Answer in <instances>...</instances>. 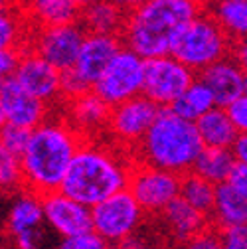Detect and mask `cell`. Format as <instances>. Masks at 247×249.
<instances>
[{
  "label": "cell",
  "instance_id": "cell-41",
  "mask_svg": "<svg viewBox=\"0 0 247 249\" xmlns=\"http://www.w3.org/2000/svg\"><path fill=\"white\" fill-rule=\"evenodd\" d=\"M75 2H77V6H79V8L83 10L85 6H89V4H93V2H95V0H75Z\"/></svg>",
  "mask_w": 247,
  "mask_h": 249
},
{
  "label": "cell",
  "instance_id": "cell-25",
  "mask_svg": "<svg viewBox=\"0 0 247 249\" xmlns=\"http://www.w3.org/2000/svg\"><path fill=\"white\" fill-rule=\"evenodd\" d=\"M213 107H218L213 93L200 77H196L192 81V85L170 105V109L176 115H180L184 119H190V121H198L202 115H206Z\"/></svg>",
  "mask_w": 247,
  "mask_h": 249
},
{
  "label": "cell",
  "instance_id": "cell-10",
  "mask_svg": "<svg viewBox=\"0 0 247 249\" xmlns=\"http://www.w3.org/2000/svg\"><path fill=\"white\" fill-rule=\"evenodd\" d=\"M87 30L79 20L55 26H38L32 30L28 48L40 53L57 70L68 71L75 66Z\"/></svg>",
  "mask_w": 247,
  "mask_h": 249
},
{
  "label": "cell",
  "instance_id": "cell-14",
  "mask_svg": "<svg viewBox=\"0 0 247 249\" xmlns=\"http://www.w3.org/2000/svg\"><path fill=\"white\" fill-rule=\"evenodd\" d=\"M61 73L64 71L50 64L48 59H44L40 53L30 48H24V55L14 77L28 93H32L34 97L53 107L55 103H64Z\"/></svg>",
  "mask_w": 247,
  "mask_h": 249
},
{
  "label": "cell",
  "instance_id": "cell-40",
  "mask_svg": "<svg viewBox=\"0 0 247 249\" xmlns=\"http://www.w3.org/2000/svg\"><path fill=\"white\" fill-rule=\"evenodd\" d=\"M115 4H119L123 10H125L127 14L129 12H133V10H137V8H141L142 4H146L148 0H113Z\"/></svg>",
  "mask_w": 247,
  "mask_h": 249
},
{
  "label": "cell",
  "instance_id": "cell-12",
  "mask_svg": "<svg viewBox=\"0 0 247 249\" xmlns=\"http://www.w3.org/2000/svg\"><path fill=\"white\" fill-rule=\"evenodd\" d=\"M182 176L144 162H133L127 188L139 200L146 213H160L180 196Z\"/></svg>",
  "mask_w": 247,
  "mask_h": 249
},
{
  "label": "cell",
  "instance_id": "cell-29",
  "mask_svg": "<svg viewBox=\"0 0 247 249\" xmlns=\"http://www.w3.org/2000/svg\"><path fill=\"white\" fill-rule=\"evenodd\" d=\"M0 182L4 194H14L24 188L22 159L4 148H0Z\"/></svg>",
  "mask_w": 247,
  "mask_h": 249
},
{
  "label": "cell",
  "instance_id": "cell-7",
  "mask_svg": "<svg viewBox=\"0 0 247 249\" xmlns=\"http://www.w3.org/2000/svg\"><path fill=\"white\" fill-rule=\"evenodd\" d=\"M144 208L129 188L115 192L91 208L93 230L111 245H123L135 235L144 220Z\"/></svg>",
  "mask_w": 247,
  "mask_h": 249
},
{
  "label": "cell",
  "instance_id": "cell-39",
  "mask_svg": "<svg viewBox=\"0 0 247 249\" xmlns=\"http://www.w3.org/2000/svg\"><path fill=\"white\" fill-rule=\"evenodd\" d=\"M233 55L239 59V64H241L243 70L247 71V38L235 44V48H233Z\"/></svg>",
  "mask_w": 247,
  "mask_h": 249
},
{
  "label": "cell",
  "instance_id": "cell-17",
  "mask_svg": "<svg viewBox=\"0 0 247 249\" xmlns=\"http://www.w3.org/2000/svg\"><path fill=\"white\" fill-rule=\"evenodd\" d=\"M64 105L66 117L85 139H95L97 135H103L107 131L113 107L93 89L81 93L73 99H66Z\"/></svg>",
  "mask_w": 247,
  "mask_h": 249
},
{
  "label": "cell",
  "instance_id": "cell-30",
  "mask_svg": "<svg viewBox=\"0 0 247 249\" xmlns=\"http://www.w3.org/2000/svg\"><path fill=\"white\" fill-rule=\"evenodd\" d=\"M178 249H224L222 245V230L210 224L196 235L188 237L186 241L178 243Z\"/></svg>",
  "mask_w": 247,
  "mask_h": 249
},
{
  "label": "cell",
  "instance_id": "cell-21",
  "mask_svg": "<svg viewBox=\"0 0 247 249\" xmlns=\"http://www.w3.org/2000/svg\"><path fill=\"white\" fill-rule=\"evenodd\" d=\"M210 220L220 230L247 226V196L237 192L229 182L218 184L215 206H213Z\"/></svg>",
  "mask_w": 247,
  "mask_h": 249
},
{
  "label": "cell",
  "instance_id": "cell-44",
  "mask_svg": "<svg viewBox=\"0 0 247 249\" xmlns=\"http://www.w3.org/2000/svg\"><path fill=\"white\" fill-rule=\"evenodd\" d=\"M245 93H247V89H245Z\"/></svg>",
  "mask_w": 247,
  "mask_h": 249
},
{
  "label": "cell",
  "instance_id": "cell-23",
  "mask_svg": "<svg viewBox=\"0 0 247 249\" xmlns=\"http://www.w3.org/2000/svg\"><path fill=\"white\" fill-rule=\"evenodd\" d=\"M198 133L204 141V146H215V148H231L235 139L239 137L233 121L228 115L226 107H213L206 115H202L196 121Z\"/></svg>",
  "mask_w": 247,
  "mask_h": 249
},
{
  "label": "cell",
  "instance_id": "cell-26",
  "mask_svg": "<svg viewBox=\"0 0 247 249\" xmlns=\"http://www.w3.org/2000/svg\"><path fill=\"white\" fill-rule=\"evenodd\" d=\"M237 164L235 154L231 148H215V146H204L200 157L194 164V172L208 178L213 184L228 182L233 166Z\"/></svg>",
  "mask_w": 247,
  "mask_h": 249
},
{
  "label": "cell",
  "instance_id": "cell-31",
  "mask_svg": "<svg viewBox=\"0 0 247 249\" xmlns=\"http://www.w3.org/2000/svg\"><path fill=\"white\" fill-rule=\"evenodd\" d=\"M30 135H32V129H24V127H14V124H2V133H0V142H2V148L18 154L22 157V152L28 146Z\"/></svg>",
  "mask_w": 247,
  "mask_h": 249
},
{
  "label": "cell",
  "instance_id": "cell-13",
  "mask_svg": "<svg viewBox=\"0 0 247 249\" xmlns=\"http://www.w3.org/2000/svg\"><path fill=\"white\" fill-rule=\"evenodd\" d=\"M48 103L28 93L14 75L2 77L0 83V121L24 129H36L50 115Z\"/></svg>",
  "mask_w": 247,
  "mask_h": 249
},
{
  "label": "cell",
  "instance_id": "cell-19",
  "mask_svg": "<svg viewBox=\"0 0 247 249\" xmlns=\"http://www.w3.org/2000/svg\"><path fill=\"white\" fill-rule=\"evenodd\" d=\"M160 224L164 233L178 245L182 241H186L188 237L196 235L198 231H202L204 228H208L212 224L210 215L202 213L200 210H196L192 204H188L182 196H178L174 202H170L160 213Z\"/></svg>",
  "mask_w": 247,
  "mask_h": 249
},
{
  "label": "cell",
  "instance_id": "cell-6",
  "mask_svg": "<svg viewBox=\"0 0 247 249\" xmlns=\"http://www.w3.org/2000/svg\"><path fill=\"white\" fill-rule=\"evenodd\" d=\"M4 237L12 249H50L57 237L44 215L42 196L22 188L8 196Z\"/></svg>",
  "mask_w": 247,
  "mask_h": 249
},
{
  "label": "cell",
  "instance_id": "cell-20",
  "mask_svg": "<svg viewBox=\"0 0 247 249\" xmlns=\"http://www.w3.org/2000/svg\"><path fill=\"white\" fill-rule=\"evenodd\" d=\"M18 4L34 28L68 24L81 16L75 0H18Z\"/></svg>",
  "mask_w": 247,
  "mask_h": 249
},
{
  "label": "cell",
  "instance_id": "cell-33",
  "mask_svg": "<svg viewBox=\"0 0 247 249\" xmlns=\"http://www.w3.org/2000/svg\"><path fill=\"white\" fill-rule=\"evenodd\" d=\"M89 89H93V87H91L73 68L61 73V93H64V101L73 99V97L81 95V93H85Z\"/></svg>",
  "mask_w": 247,
  "mask_h": 249
},
{
  "label": "cell",
  "instance_id": "cell-34",
  "mask_svg": "<svg viewBox=\"0 0 247 249\" xmlns=\"http://www.w3.org/2000/svg\"><path fill=\"white\" fill-rule=\"evenodd\" d=\"M228 115L233 121L237 133H247V93H243L241 97H237L235 101H231L228 107Z\"/></svg>",
  "mask_w": 247,
  "mask_h": 249
},
{
  "label": "cell",
  "instance_id": "cell-8",
  "mask_svg": "<svg viewBox=\"0 0 247 249\" xmlns=\"http://www.w3.org/2000/svg\"><path fill=\"white\" fill-rule=\"evenodd\" d=\"M146 59L123 44L101 77L95 81L93 91L101 95L111 107L129 101L142 93Z\"/></svg>",
  "mask_w": 247,
  "mask_h": 249
},
{
  "label": "cell",
  "instance_id": "cell-1",
  "mask_svg": "<svg viewBox=\"0 0 247 249\" xmlns=\"http://www.w3.org/2000/svg\"><path fill=\"white\" fill-rule=\"evenodd\" d=\"M85 137L68 117H48L32 129L28 146L22 152L24 188L40 196L61 190L70 164Z\"/></svg>",
  "mask_w": 247,
  "mask_h": 249
},
{
  "label": "cell",
  "instance_id": "cell-4",
  "mask_svg": "<svg viewBox=\"0 0 247 249\" xmlns=\"http://www.w3.org/2000/svg\"><path fill=\"white\" fill-rule=\"evenodd\" d=\"M202 150L204 141L198 133L196 121L176 115L170 107H162L131 157L135 162H144L184 176L194 170Z\"/></svg>",
  "mask_w": 247,
  "mask_h": 249
},
{
  "label": "cell",
  "instance_id": "cell-37",
  "mask_svg": "<svg viewBox=\"0 0 247 249\" xmlns=\"http://www.w3.org/2000/svg\"><path fill=\"white\" fill-rule=\"evenodd\" d=\"M228 182L233 186L237 192H241V194L247 196V164L237 162V164L233 166V170H231Z\"/></svg>",
  "mask_w": 247,
  "mask_h": 249
},
{
  "label": "cell",
  "instance_id": "cell-43",
  "mask_svg": "<svg viewBox=\"0 0 247 249\" xmlns=\"http://www.w3.org/2000/svg\"><path fill=\"white\" fill-rule=\"evenodd\" d=\"M4 249H12V247H10V245H4Z\"/></svg>",
  "mask_w": 247,
  "mask_h": 249
},
{
  "label": "cell",
  "instance_id": "cell-9",
  "mask_svg": "<svg viewBox=\"0 0 247 249\" xmlns=\"http://www.w3.org/2000/svg\"><path fill=\"white\" fill-rule=\"evenodd\" d=\"M160 109L162 107L148 99L144 93L129 101H123L111 109L105 135L111 139L113 144L133 154V150L152 127L154 119L159 117Z\"/></svg>",
  "mask_w": 247,
  "mask_h": 249
},
{
  "label": "cell",
  "instance_id": "cell-2",
  "mask_svg": "<svg viewBox=\"0 0 247 249\" xmlns=\"http://www.w3.org/2000/svg\"><path fill=\"white\" fill-rule=\"evenodd\" d=\"M133 162L131 154L117 144L85 139L70 164L61 192L93 208L115 192L127 188Z\"/></svg>",
  "mask_w": 247,
  "mask_h": 249
},
{
  "label": "cell",
  "instance_id": "cell-16",
  "mask_svg": "<svg viewBox=\"0 0 247 249\" xmlns=\"http://www.w3.org/2000/svg\"><path fill=\"white\" fill-rule=\"evenodd\" d=\"M198 77L212 89L215 103L220 107H228L247 89V71L233 53L200 71Z\"/></svg>",
  "mask_w": 247,
  "mask_h": 249
},
{
  "label": "cell",
  "instance_id": "cell-27",
  "mask_svg": "<svg viewBox=\"0 0 247 249\" xmlns=\"http://www.w3.org/2000/svg\"><path fill=\"white\" fill-rule=\"evenodd\" d=\"M215 194H218V184L210 182L208 178L200 176L198 172L192 170L182 176L180 196L210 217H212V212L215 206Z\"/></svg>",
  "mask_w": 247,
  "mask_h": 249
},
{
  "label": "cell",
  "instance_id": "cell-28",
  "mask_svg": "<svg viewBox=\"0 0 247 249\" xmlns=\"http://www.w3.org/2000/svg\"><path fill=\"white\" fill-rule=\"evenodd\" d=\"M34 26L30 24L22 8L14 10L2 6V18H0V46L2 48H28V40Z\"/></svg>",
  "mask_w": 247,
  "mask_h": 249
},
{
  "label": "cell",
  "instance_id": "cell-22",
  "mask_svg": "<svg viewBox=\"0 0 247 249\" xmlns=\"http://www.w3.org/2000/svg\"><path fill=\"white\" fill-rule=\"evenodd\" d=\"M127 16L129 14L119 4H115L113 0H95L93 4H89L81 10L79 22L83 24L87 32L121 36Z\"/></svg>",
  "mask_w": 247,
  "mask_h": 249
},
{
  "label": "cell",
  "instance_id": "cell-24",
  "mask_svg": "<svg viewBox=\"0 0 247 249\" xmlns=\"http://www.w3.org/2000/svg\"><path fill=\"white\" fill-rule=\"evenodd\" d=\"M210 12L237 44L247 38V0H206Z\"/></svg>",
  "mask_w": 247,
  "mask_h": 249
},
{
  "label": "cell",
  "instance_id": "cell-15",
  "mask_svg": "<svg viewBox=\"0 0 247 249\" xmlns=\"http://www.w3.org/2000/svg\"><path fill=\"white\" fill-rule=\"evenodd\" d=\"M42 202H44L46 222L50 230L57 235V239L71 237V235L93 230L91 208L68 196L66 192H61V190L50 192L42 196Z\"/></svg>",
  "mask_w": 247,
  "mask_h": 249
},
{
  "label": "cell",
  "instance_id": "cell-38",
  "mask_svg": "<svg viewBox=\"0 0 247 249\" xmlns=\"http://www.w3.org/2000/svg\"><path fill=\"white\" fill-rule=\"evenodd\" d=\"M231 150H233V154H235V160H237V162L247 164V133H241V135L235 139Z\"/></svg>",
  "mask_w": 247,
  "mask_h": 249
},
{
  "label": "cell",
  "instance_id": "cell-11",
  "mask_svg": "<svg viewBox=\"0 0 247 249\" xmlns=\"http://www.w3.org/2000/svg\"><path fill=\"white\" fill-rule=\"evenodd\" d=\"M198 77L194 70L182 64L172 53L146 59L142 93L160 107H170L192 81Z\"/></svg>",
  "mask_w": 247,
  "mask_h": 249
},
{
  "label": "cell",
  "instance_id": "cell-3",
  "mask_svg": "<svg viewBox=\"0 0 247 249\" xmlns=\"http://www.w3.org/2000/svg\"><path fill=\"white\" fill-rule=\"evenodd\" d=\"M204 10L206 0H148L129 12L121 40L144 59L168 55L184 28Z\"/></svg>",
  "mask_w": 247,
  "mask_h": 249
},
{
  "label": "cell",
  "instance_id": "cell-42",
  "mask_svg": "<svg viewBox=\"0 0 247 249\" xmlns=\"http://www.w3.org/2000/svg\"><path fill=\"white\" fill-rule=\"evenodd\" d=\"M103 249H125V247H121V245H111V243H107Z\"/></svg>",
  "mask_w": 247,
  "mask_h": 249
},
{
  "label": "cell",
  "instance_id": "cell-35",
  "mask_svg": "<svg viewBox=\"0 0 247 249\" xmlns=\"http://www.w3.org/2000/svg\"><path fill=\"white\" fill-rule=\"evenodd\" d=\"M24 55V48H2L0 52V73L2 77H10L16 73Z\"/></svg>",
  "mask_w": 247,
  "mask_h": 249
},
{
  "label": "cell",
  "instance_id": "cell-5",
  "mask_svg": "<svg viewBox=\"0 0 247 249\" xmlns=\"http://www.w3.org/2000/svg\"><path fill=\"white\" fill-rule=\"evenodd\" d=\"M233 48L235 42L228 36L218 20L204 10L184 28V32L174 44L172 55L200 73L206 68L213 66L215 61L231 55Z\"/></svg>",
  "mask_w": 247,
  "mask_h": 249
},
{
  "label": "cell",
  "instance_id": "cell-32",
  "mask_svg": "<svg viewBox=\"0 0 247 249\" xmlns=\"http://www.w3.org/2000/svg\"><path fill=\"white\" fill-rule=\"evenodd\" d=\"M107 241L95 230H89V231L64 237L57 241V249H103Z\"/></svg>",
  "mask_w": 247,
  "mask_h": 249
},
{
  "label": "cell",
  "instance_id": "cell-36",
  "mask_svg": "<svg viewBox=\"0 0 247 249\" xmlns=\"http://www.w3.org/2000/svg\"><path fill=\"white\" fill-rule=\"evenodd\" d=\"M224 249H247V226H235L222 230Z\"/></svg>",
  "mask_w": 247,
  "mask_h": 249
},
{
  "label": "cell",
  "instance_id": "cell-18",
  "mask_svg": "<svg viewBox=\"0 0 247 249\" xmlns=\"http://www.w3.org/2000/svg\"><path fill=\"white\" fill-rule=\"evenodd\" d=\"M121 48H123L121 36L87 32L73 70L93 87L95 81L101 77V73L105 71V68L111 64V59L117 55V52Z\"/></svg>",
  "mask_w": 247,
  "mask_h": 249
}]
</instances>
